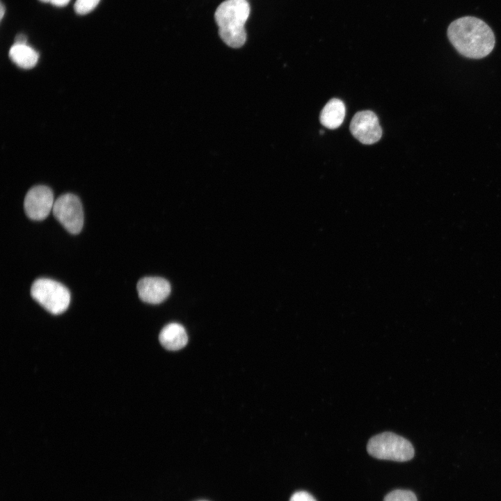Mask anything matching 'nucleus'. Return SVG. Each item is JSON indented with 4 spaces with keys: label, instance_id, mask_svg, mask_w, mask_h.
<instances>
[{
    "label": "nucleus",
    "instance_id": "1",
    "mask_svg": "<svg viewBox=\"0 0 501 501\" xmlns=\"http://www.w3.org/2000/svg\"><path fill=\"white\" fill-rule=\"evenodd\" d=\"M449 40L462 56L474 59L488 56L495 46V35L483 20L466 16L453 21L448 26Z\"/></svg>",
    "mask_w": 501,
    "mask_h": 501
},
{
    "label": "nucleus",
    "instance_id": "2",
    "mask_svg": "<svg viewBox=\"0 0 501 501\" xmlns=\"http://www.w3.org/2000/svg\"><path fill=\"white\" fill-rule=\"evenodd\" d=\"M250 14L246 0H225L216 8L214 19L221 40L229 47H241L246 42L245 24Z\"/></svg>",
    "mask_w": 501,
    "mask_h": 501
},
{
    "label": "nucleus",
    "instance_id": "3",
    "mask_svg": "<svg viewBox=\"0 0 501 501\" xmlns=\"http://www.w3.org/2000/svg\"><path fill=\"white\" fill-rule=\"evenodd\" d=\"M367 450L376 459L399 462L411 460L415 454L410 441L389 431L372 437L367 443Z\"/></svg>",
    "mask_w": 501,
    "mask_h": 501
},
{
    "label": "nucleus",
    "instance_id": "4",
    "mask_svg": "<svg viewBox=\"0 0 501 501\" xmlns=\"http://www.w3.org/2000/svg\"><path fill=\"white\" fill-rule=\"evenodd\" d=\"M31 295L45 310L53 315L65 312L70 302V293L61 283L48 278L35 280Z\"/></svg>",
    "mask_w": 501,
    "mask_h": 501
},
{
    "label": "nucleus",
    "instance_id": "5",
    "mask_svg": "<svg viewBox=\"0 0 501 501\" xmlns=\"http://www.w3.org/2000/svg\"><path fill=\"white\" fill-rule=\"evenodd\" d=\"M52 212L56 219L71 234H78L84 224V212L79 198L72 193L59 196Z\"/></svg>",
    "mask_w": 501,
    "mask_h": 501
},
{
    "label": "nucleus",
    "instance_id": "6",
    "mask_svg": "<svg viewBox=\"0 0 501 501\" xmlns=\"http://www.w3.org/2000/svg\"><path fill=\"white\" fill-rule=\"evenodd\" d=\"M54 201L50 188L44 185L35 186L29 189L24 198L25 213L32 220H43L52 210Z\"/></svg>",
    "mask_w": 501,
    "mask_h": 501
},
{
    "label": "nucleus",
    "instance_id": "7",
    "mask_svg": "<svg viewBox=\"0 0 501 501\" xmlns=\"http://www.w3.org/2000/svg\"><path fill=\"white\" fill-rule=\"evenodd\" d=\"M350 131L356 139L366 145L379 141L382 136L378 117L371 111L356 113L351 121Z\"/></svg>",
    "mask_w": 501,
    "mask_h": 501
},
{
    "label": "nucleus",
    "instance_id": "8",
    "mask_svg": "<svg viewBox=\"0 0 501 501\" xmlns=\"http://www.w3.org/2000/svg\"><path fill=\"white\" fill-rule=\"evenodd\" d=\"M139 298L144 302L158 304L164 301L170 293V285L160 277H145L137 283Z\"/></svg>",
    "mask_w": 501,
    "mask_h": 501
},
{
    "label": "nucleus",
    "instance_id": "9",
    "mask_svg": "<svg viewBox=\"0 0 501 501\" xmlns=\"http://www.w3.org/2000/svg\"><path fill=\"white\" fill-rule=\"evenodd\" d=\"M159 340L165 349L177 351L186 346L188 336L185 328L181 324L170 323L162 328Z\"/></svg>",
    "mask_w": 501,
    "mask_h": 501
},
{
    "label": "nucleus",
    "instance_id": "10",
    "mask_svg": "<svg viewBox=\"0 0 501 501\" xmlns=\"http://www.w3.org/2000/svg\"><path fill=\"white\" fill-rule=\"evenodd\" d=\"M345 105L337 98L330 100L321 110L319 120L321 125L328 129L339 127L345 117Z\"/></svg>",
    "mask_w": 501,
    "mask_h": 501
},
{
    "label": "nucleus",
    "instance_id": "11",
    "mask_svg": "<svg viewBox=\"0 0 501 501\" xmlns=\"http://www.w3.org/2000/svg\"><path fill=\"white\" fill-rule=\"evenodd\" d=\"M9 56L17 66L24 69L33 67L38 61V54L26 44H14L10 51Z\"/></svg>",
    "mask_w": 501,
    "mask_h": 501
},
{
    "label": "nucleus",
    "instance_id": "12",
    "mask_svg": "<svg viewBox=\"0 0 501 501\" xmlns=\"http://www.w3.org/2000/svg\"><path fill=\"white\" fill-rule=\"evenodd\" d=\"M383 501H418L415 493L408 490L397 489L388 493Z\"/></svg>",
    "mask_w": 501,
    "mask_h": 501
},
{
    "label": "nucleus",
    "instance_id": "13",
    "mask_svg": "<svg viewBox=\"0 0 501 501\" xmlns=\"http://www.w3.org/2000/svg\"><path fill=\"white\" fill-rule=\"evenodd\" d=\"M100 0H77L74 10L79 15H85L93 10Z\"/></svg>",
    "mask_w": 501,
    "mask_h": 501
},
{
    "label": "nucleus",
    "instance_id": "14",
    "mask_svg": "<svg viewBox=\"0 0 501 501\" xmlns=\"http://www.w3.org/2000/svg\"><path fill=\"white\" fill-rule=\"evenodd\" d=\"M289 501H316L314 497L306 491H297L290 498Z\"/></svg>",
    "mask_w": 501,
    "mask_h": 501
},
{
    "label": "nucleus",
    "instance_id": "15",
    "mask_svg": "<svg viewBox=\"0 0 501 501\" xmlns=\"http://www.w3.org/2000/svg\"><path fill=\"white\" fill-rule=\"evenodd\" d=\"M46 3H51V4L57 6H64L67 5L70 0H40Z\"/></svg>",
    "mask_w": 501,
    "mask_h": 501
},
{
    "label": "nucleus",
    "instance_id": "16",
    "mask_svg": "<svg viewBox=\"0 0 501 501\" xmlns=\"http://www.w3.org/2000/svg\"><path fill=\"white\" fill-rule=\"evenodd\" d=\"M15 44H26V38L24 35H19L16 37Z\"/></svg>",
    "mask_w": 501,
    "mask_h": 501
},
{
    "label": "nucleus",
    "instance_id": "17",
    "mask_svg": "<svg viewBox=\"0 0 501 501\" xmlns=\"http://www.w3.org/2000/svg\"><path fill=\"white\" fill-rule=\"evenodd\" d=\"M3 15H4V8H3V5L1 3V19L3 18Z\"/></svg>",
    "mask_w": 501,
    "mask_h": 501
},
{
    "label": "nucleus",
    "instance_id": "18",
    "mask_svg": "<svg viewBox=\"0 0 501 501\" xmlns=\"http://www.w3.org/2000/svg\"><path fill=\"white\" fill-rule=\"evenodd\" d=\"M198 501H206V500H198Z\"/></svg>",
    "mask_w": 501,
    "mask_h": 501
}]
</instances>
